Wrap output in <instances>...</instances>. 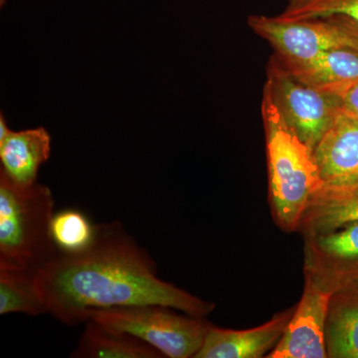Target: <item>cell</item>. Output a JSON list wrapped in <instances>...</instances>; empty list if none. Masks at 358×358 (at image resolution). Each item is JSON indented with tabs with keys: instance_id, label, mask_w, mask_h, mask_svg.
<instances>
[{
	"instance_id": "1",
	"label": "cell",
	"mask_w": 358,
	"mask_h": 358,
	"mask_svg": "<svg viewBox=\"0 0 358 358\" xmlns=\"http://www.w3.org/2000/svg\"><path fill=\"white\" fill-rule=\"evenodd\" d=\"M49 313L68 326L87 322L91 310L162 305L205 317L215 305L162 281L157 263L119 221L96 225L88 249L59 253L38 268Z\"/></svg>"
},
{
	"instance_id": "2",
	"label": "cell",
	"mask_w": 358,
	"mask_h": 358,
	"mask_svg": "<svg viewBox=\"0 0 358 358\" xmlns=\"http://www.w3.org/2000/svg\"><path fill=\"white\" fill-rule=\"evenodd\" d=\"M262 115L271 207L278 225L292 232L299 229L310 199L324 182L313 150L285 121L267 85L264 89Z\"/></svg>"
},
{
	"instance_id": "3",
	"label": "cell",
	"mask_w": 358,
	"mask_h": 358,
	"mask_svg": "<svg viewBox=\"0 0 358 358\" xmlns=\"http://www.w3.org/2000/svg\"><path fill=\"white\" fill-rule=\"evenodd\" d=\"M54 214L48 186L22 187L0 173V268L38 270L57 255L51 235Z\"/></svg>"
},
{
	"instance_id": "4",
	"label": "cell",
	"mask_w": 358,
	"mask_h": 358,
	"mask_svg": "<svg viewBox=\"0 0 358 358\" xmlns=\"http://www.w3.org/2000/svg\"><path fill=\"white\" fill-rule=\"evenodd\" d=\"M162 305H136L91 310L87 320L124 331L152 346L164 357L194 358L211 324Z\"/></svg>"
},
{
	"instance_id": "5",
	"label": "cell",
	"mask_w": 358,
	"mask_h": 358,
	"mask_svg": "<svg viewBox=\"0 0 358 358\" xmlns=\"http://www.w3.org/2000/svg\"><path fill=\"white\" fill-rule=\"evenodd\" d=\"M249 27L267 40L275 56L284 61H306L336 49L358 51V22L343 15H329L284 22L275 17L252 15Z\"/></svg>"
},
{
	"instance_id": "6",
	"label": "cell",
	"mask_w": 358,
	"mask_h": 358,
	"mask_svg": "<svg viewBox=\"0 0 358 358\" xmlns=\"http://www.w3.org/2000/svg\"><path fill=\"white\" fill-rule=\"evenodd\" d=\"M267 87L289 128L315 150L341 114V98L301 83L281 64L271 59Z\"/></svg>"
},
{
	"instance_id": "7",
	"label": "cell",
	"mask_w": 358,
	"mask_h": 358,
	"mask_svg": "<svg viewBox=\"0 0 358 358\" xmlns=\"http://www.w3.org/2000/svg\"><path fill=\"white\" fill-rule=\"evenodd\" d=\"M303 238L306 281L329 294L358 284V221Z\"/></svg>"
},
{
	"instance_id": "8",
	"label": "cell",
	"mask_w": 358,
	"mask_h": 358,
	"mask_svg": "<svg viewBox=\"0 0 358 358\" xmlns=\"http://www.w3.org/2000/svg\"><path fill=\"white\" fill-rule=\"evenodd\" d=\"M331 294L306 281L300 303L268 358H326L327 320Z\"/></svg>"
},
{
	"instance_id": "9",
	"label": "cell",
	"mask_w": 358,
	"mask_h": 358,
	"mask_svg": "<svg viewBox=\"0 0 358 358\" xmlns=\"http://www.w3.org/2000/svg\"><path fill=\"white\" fill-rule=\"evenodd\" d=\"M324 186H358V121L341 113L313 152Z\"/></svg>"
},
{
	"instance_id": "10",
	"label": "cell",
	"mask_w": 358,
	"mask_h": 358,
	"mask_svg": "<svg viewBox=\"0 0 358 358\" xmlns=\"http://www.w3.org/2000/svg\"><path fill=\"white\" fill-rule=\"evenodd\" d=\"M294 307L277 313L262 326L245 331L209 327L203 345L194 358H260L281 341Z\"/></svg>"
},
{
	"instance_id": "11",
	"label": "cell",
	"mask_w": 358,
	"mask_h": 358,
	"mask_svg": "<svg viewBox=\"0 0 358 358\" xmlns=\"http://www.w3.org/2000/svg\"><path fill=\"white\" fill-rule=\"evenodd\" d=\"M278 60L301 83L341 98L358 83V51L355 49L327 51L306 61Z\"/></svg>"
},
{
	"instance_id": "12",
	"label": "cell",
	"mask_w": 358,
	"mask_h": 358,
	"mask_svg": "<svg viewBox=\"0 0 358 358\" xmlns=\"http://www.w3.org/2000/svg\"><path fill=\"white\" fill-rule=\"evenodd\" d=\"M51 154V136L44 128L7 134L0 141V173L14 185H36L40 166Z\"/></svg>"
},
{
	"instance_id": "13",
	"label": "cell",
	"mask_w": 358,
	"mask_h": 358,
	"mask_svg": "<svg viewBox=\"0 0 358 358\" xmlns=\"http://www.w3.org/2000/svg\"><path fill=\"white\" fill-rule=\"evenodd\" d=\"M85 329L73 358H162L159 352L141 339L124 331L103 326L93 320L85 322Z\"/></svg>"
},
{
	"instance_id": "14",
	"label": "cell",
	"mask_w": 358,
	"mask_h": 358,
	"mask_svg": "<svg viewBox=\"0 0 358 358\" xmlns=\"http://www.w3.org/2000/svg\"><path fill=\"white\" fill-rule=\"evenodd\" d=\"M358 221V186L334 188L322 186L310 199L299 229L303 234L327 232Z\"/></svg>"
},
{
	"instance_id": "15",
	"label": "cell",
	"mask_w": 358,
	"mask_h": 358,
	"mask_svg": "<svg viewBox=\"0 0 358 358\" xmlns=\"http://www.w3.org/2000/svg\"><path fill=\"white\" fill-rule=\"evenodd\" d=\"M326 336L329 357L358 358V284L331 294Z\"/></svg>"
},
{
	"instance_id": "16",
	"label": "cell",
	"mask_w": 358,
	"mask_h": 358,
	"mask_svg": "<svg viewBox=\"0 0 358 358\" xmlns=\"http://www.w3.org/2000/svg\"><path fill=\"white\" fill-rule=\"evenodd\" d=\"M49 313L38 275V270L0 268V315Z\"/></svg>"
},
{
	"instance_id": "17",
	"label": "cell",
	"mask_w": 358,
	"mask_h": 358,
	"mask_svg": "<svg viewBox=\"0 0 358 358\" xmlns=\"http://www.w3.org/2000/svg\"><path fill=\"white\" fill-rule=\"evenodd\" d=\"M96 230V225L78 209L55 212L52 218V239L60 253L78 254L88 249L95 239Z\"/></svg>"
},
{
	"instance_id": "18",
	"label": "cell",
	"mask_w": 358,
	"mask_h": 358,
	"mask_svg": "<svg viewBox=\"0 0 358 358\" xmlns=\"http://www.w3.org/2000/svg\"><path fill=\"white\" fill-rule=\"evenodd\" d=\"M343 15L358 22V0H288L278 20L284 22Z\"/></svg>"
},
{
	"instance_id": "19",
	"label": "cell",
	"mask_w": 358,
	"mask_h": 358,
	"mask_svg": "<svg viewBox=\"0 0 358 358\" xmlns=\"http://www.w3.org/2000/svg\"><path fill=\"white\" fill-rule=\"evenodd\" d=\"M341 113L358 121V83L341 98Z\"/></svg>"
},
{
	"instance_id": "20",
	"label": "cell",
	"mask_w": 358,
	"mask_h": 358,
	"mask_svg": "<svg viewBox=\"0 0 358 358\" xmlns=\"http://www.w3.org/2000/svg\"><path fill=\"white\" fill-rule=\"evenodd\" d=\"M11 129L7 127L6 117L3 114L0 115V141L6 138L7 134L10 133Z\"/></svg>"
},
{
	"instance_id": "21",
	"label": "cell",
	"mask_w": 358,
	"mask_h": 358,
	"mask_svg": "<svg viewBox=\"0 0 358 358\" xmlns=\"http://www.w3.org/2000/svg\"><path fill=\"white\" fill-rule=\"evenodd\" d=\"M6 0H0V6L3 7L4 4H6Z\"/></svg>"
}]
</instances>
